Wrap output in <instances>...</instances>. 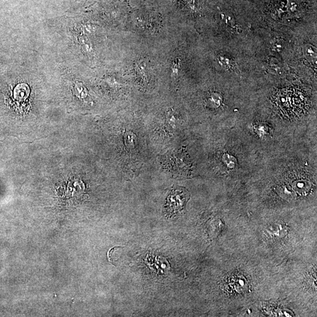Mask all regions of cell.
Instances as JSON below:
<instances>
[{"label":"cell","instance_id":"obj_1","mask_svg":"<svg viewBox=\"0 0 317 317\" xmlns=\"http://www.w3.org/2000/svg\"><path fill=\"white\" fill-rule=\"evenodd\" d=\"M188 198L190 194L184 188H173L168 196L166 204L165 205V212L168 216H174L180 213L183 210Z\"/></svg>","mask_w":317,"mask_h":317}]
</instances>
